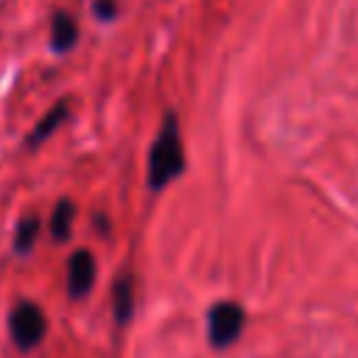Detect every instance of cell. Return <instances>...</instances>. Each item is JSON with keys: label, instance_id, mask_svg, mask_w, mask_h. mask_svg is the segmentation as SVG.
Listing matches in <instances>:
<instances>
[{"label": "cell", "instance_id": "3957f363", "mask_svg": "<svg viewBox=\"0 0 358 358\" xmlns=\"http://www.w3.org/2000/svg\"><path fill=\"white\" fill-rule=\"evenodd\" d=\"M243 322H246V313L238 302H232V299L215 302L207 310V338H210V344L218 347V350L229 347L241 336Z\"/></svg>", "mask_w": 358, "mask_h": 358}, {"label": "cell", "instance_id": "52a82bcc", "mask_svg": "<svg viewBox=\"0 0 358 358\" xmlns=\"http://www.w3.org/2000/svg\"><path fill=\"white\" fill-rule=\"evenodd\" d=\"M112 308H115V319L117 324H126L131 319V308H134V288H131V277L123 274L115 280L112 288Z\"/></svg>", "mask_w": 358, "mask_h": 358}, {"label": "cell", "instance_id": "5b68a950", "mask_svg": "<svg viewBox=\"0 0 358 358\" xmlns=\"http://www.w3.org/2000/svg\"><path fill=\"white\" fill-rule=\"evenodd\" d=\"M78 42V22L70 11H56L50 20V48L56 53L73 50Z\"/></svg>", "mask_w": 358, "mask_h": 358}, {"label": "cell", "instance_id": "30bf717a", "mask_svg": "<svg viewBox=\"0 0 358 358\" xmlns=\"http://www.w3.org/2000/svg\"><path fill=\"white\" fill-rule=\"evenodd\" d=\"M117 11H120L117 0H92V14H95L98 20H103V22L115 20V17H117Z\"/></svg>", "mask_w": 358, "mask_h": 358}, {"label": "cell", "instance_id": "8992f818", "mask_svg": "<svg viewBox=\"0 0 358 358\" xmlns=\"http://www.w3.org/2000/svg\"><path fill=\"white\" fill-rule=\"evenodd\" d=\"M67 115H70V101L64 98V101H59L56 106H50V109H48V115H45V117H42V120H39V123L31 129V134L25 137V145H28V148L42 145V143H45L50 134H56V129H59V126L67 120Z\"/></svg>", "mask_w": 358, "mask_h": 358}, {"label": "cell", "instance_id": "ba28073f", "mask_svg": "<svg viewBox=\"0 0 358 358\" xmlns=\"http://www.w3.org/2000/svg\"><path fill=\"white\" fill-rule=\"evenodd\" d=\"M73 218H76V204H73L70 199H62V201L53 207V215H50V232H53L56 241L70 238Z\"/></svg>", "mask_w": 358, "mask_h": 358}, {"label": "cell", "instance_id": "7a4b0ae2", "mask_svg": "<svg viewBox=\"0 0 358 358\" xmlns=\"http://www.w3.org/2000/svg\"><path fill=\"white\" fill-rule=\"evenodd\" d=\"M8 330H11V341L17 344V350H34L45 330H48V322H45V313L39 305L28 302V299H20L14 308H11V316H8Z\"/></svg>", "mask_w": 358, "mask_h": 358}, {"label": "cell", "instance_id": "9c48e42d", "mask_svg": "<svg viewBox=\"0 0 358 358\" xmlns=\"http://www.w3.org/2000/svg\"><path fill=\"white\" fill-rule=\"evenodd\" d=\"M36 235H39V218L36 215H25L20 224H17V235H14V249L20 252V255H25L31 246H34V241H36Z\"/></svg>", "mask_w": 358, "mask_h": 358}, {"label": "cell", "instance_id": "277c9868", "mask_svg": "<svg viewBox=\"0 0 358 358\" xmlns=\"http://www.w3.org/2000/svg\"><path fill=\"white\" fill-rule=\"evenodd\" d=\"M92 280H95V255L87 252V249L73 252L70 268H67V291H70V296L73 299L87 296V291L92 288Z\"/></svg>", "mask_w": 358, "mask_h": 358}, {"label": "cell", "instance_id": "6da1fadb", "mask_svg": "<svg viewBox=\"0 0 358 358\" xmlns=\"http://www.w3.org/2000/svg\"><path fill=\"white\" fill-rule=\"evenodd\" d=\"M182 171H185V148H182V137H179V123H176L173 112H165L159 134L154 137L151 151H148V187L162 190Z\"/></svg>", "mask_w": 358, "mask_h": 358}]
</instances>
